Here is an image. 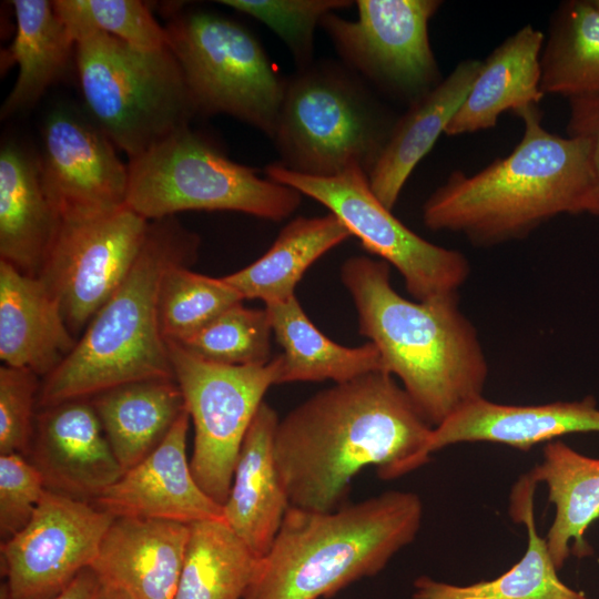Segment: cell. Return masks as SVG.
<instances>
[{
  "instance_id": "6da1fadb",
  "label": "cell",
  "mask_w": 599,
  "mask_h": 599,
  "mask_svg": "<svg viewBox=\"0 0 599 599\" xmlns=\"http://www.w3.org/2000/svg\"><path fill=\"white\" fill-rule=\"evenodd\" d=\"M434 427L393 375L375 370L335 383L278 420L274 456L290 505L333 511L354 476L375 466L398 478L428 461Z\"/></svg>"
},
{
  "instance_id": "7a4b0ae2",
  "label": "cell",
  "mask_w": 599,
  "mask_h": 599,
  "mask_svg": "<svg viewBox=\"0 0 599 599\" xmlns=\"http://www.w3.org/2000/svg\"><path fill=\"white\" fill-rule=\"evenodd\" d=\"M341 278L359 334L377 347L384 370L398 378L430 426L484 397L488 361L458 295L407 300L393 287L390 266L367 256L346 260Z\"/></svg>"
},
{
  "instance_id": "3957f363",
  "label": "cell",
  "mask_w": 599,
  "mask_h": 599,
  "mask_svg": "<svg viewBox=\"0 0 599 599\" xmlns=\"http://www.w3.org/2000/svg\"><path fill=\"white\" fill-rule=\"evenodd\" d=\"M524 133L514 150L483 170L453 172L423 206L432 231L478 245L527 236L560 214L586 213L592 189L589 142L546 130L538 106L516 113Z\"/></svg>"
},
{
  "instance_id": "277c9868",
  "label": "cell",
  "mask_w": 599,
  "mask_h": 599,
  "mask_svg": "<svg viewBox=\"0 0 599 599\" xmlns=\"http://www.w3.org/2000/svg\"><path fill=\"white\" fill-rule=\"evenodd\" d=\"M200 237L172 216L149 221L128 275L101 306L72 352L42 378L38 410L65 400L90 398L119 385L174 378L158 317V295L165 271L192 264Z\"/></svg>"
},
{
  "instance_id": "5b68a950",
  "label": "cell",
  "mask_w": 599,
  "mask_h": 599,
  "mask_svg": "<svg viewBox=\"0 0 599 599\" xmlns=\"http://www.w3.org/2000/svg\"><path fill=\"white\" fill-rule=\"evenodd\" d=\"M423 502L390 490L328 512L290 506L243 599H319L382 571L412 544Z\"/></svg>"
},
{
  "instance_id": "8992f818",
  "label": "cell",
  "mask_w": 599,
  "mask_h": 599,
  "mask_svg": "<svg viewBox=\"0 0 599 599\" xmlns=\"http://www.w3.org/2000/svg\"><path fill=\"white\" fill-rule=\"evenodd\" d=\"M74 41L85 106L129 159L190 126L197 111L170 48L142 50L95 30Z\"/></svg>"
},
{
  "instance_id": "52a82bcc",
  "label": "cell",
  "mask_w": 599,
  "mask_h": 599,
  "mask_svg": "<svg viewBox=\"0 0 599 599\" xmlns=\"http://www.w3.org/2000/svg\"><path fill=\"white\" fill-rule=\"evenodd\" d=\"M126 206L154 221L184 211H234L280 221L301 204L291 186L261 177L184 128L130 159Z\"/></svg>"
},
{
  "instance_id": "ba28073f",
  "label": "cell",
  "mask_w": 599,
  "mask_h": 599,
  "mask_svg": "<svg viewBox=\"0 0 599 599\" xmlns=\"http://www.w3.org/2000/svg\"><path fill=\"white\" fill-rule=\"evenodd\" d=\"M395 122H388L351 78L311 68L285 81L271 138L286 169L328 177L376 164Z\"/></svg>"
},
{
  "instance_id": "9c48e42d",
  "label": "cell",
  "mask_w": 599,
  "mask_h": 599,
  "mask_svg": "<svg viewBox=\"0 0 599 599\" xmlns=\"http://www.w3.org/2000/svg\"><path fill=\"white\" fill-rule=\"evenodd\" d=\"M165 29L197 113L227 114L272 138L285 80L257 39L204 11L177 16Z\"/></svg>"
},
{
  "instance_id": "30bf717a",
  "label": "cell",
  "mask_w": 599,
  "mask_h": 599,
  "mask_svg": "<svg viewBox=\"0 0 599 599\" xmlns=\"http://www.w3.org/2000/svg\"><path fill=\"white\" fill-rule=\"evenodd\" d=\"M265 174L327 207L367 252L399 272L416 301L458 295L467 281L470 266L463 253L430 243L403 224L374 194L363 170L319 177L272 163Z\"/></svg>"
},
{
  "instance_id": "8fae6325",
  "label": "cell",
  "mask_w": 599,
  "mask_h": 599,
  "mask_svg": "<svg viewBox=\"0 0 599 599\" xmlns=\"http://www.w3.org/2000/svg\"><path fill=\"white\" fill-rule=\"evenodd\" d=\"M166 344L194 427L192 474L223 507L246 432L267 389L278 384L281 355L264 365L230 366L204 361L174 342Z\"/></svg>"
},
{
  "instance_id": "7c38bea8",
  "label": "cell",
  "mask_w": 599,
  "mask_h": 599,
  "mask_svg": "<svg viewBox=\"0 0 599 599\" xmlns=\"http://www.w3.org/2000/svg\"><path fill=\"white\" fill-rule=\"evenodd\" d=\"M438 0H358L357 19L335 12L321 26L354 70L409 104L439 81L428 23Z\"/></svg>"
},
{
  "instance_id": "4fadbf2b",
  "label": "cell",
  "mask_w": 599,
  "mask_h": 599,
  "mask_svg": "<svg viewBox=\"0 0 599 599\" xmlns=\"http://www.w3.org/2000/svg\"><path fill=\"white\" fill-rule=\"evenodd\" d=\"M148 226L149 221L128 206L62 221L37 277L58 302L77 341L128 275Z\"/></svg>"
},
{
  "instance_id": "5bb4252c",
  "label": "cell",
  "mask_w": 599,
  "mask_h": 599,
  "mask_svg": "<svg viewBox=\"0 0 599 599\" xmlns=\"http://www.w3.org/2000/svg\"><path fill=\"white\" fill-rule=\"evenodd\" d=\"M114 517L45 490L30 521L1 542L2 599H52L93 564Z\"/></svg>"
},
{
  "instance_id": "9a60e30c",
  "label": "cell",
  "mask_w": 599,
  "mask_h": 599,
  "mask_svg": "<svg viewBox=\"0 0 599 599\" xmlns=\"http://www.w3.org/2000/svg\"><path fill=\"white\" fill-rule=\"evenodd\" d=\"M42 141L38 156L41 183L62 221L126 206L128 165L93 122L57 109L44 122Z\"/></svg>"
},
{
  "instance_id": "2e32d148",
  "label": "cell",
  "mask_w": 599,
  "mask_h": 599,
  "mask_svg": "<svg viewBox=\"0 0 599 599\" xmlns=\"http://www.w3.org/2000/svg\"><path fill=\"white\" fill-rule=\"evenodd\" d=\"M28 458L48 490L88 502L124 473L90 398L39 409Z\"/></svg>"
},
{
  "instance_id": "e0dca14e",
  "label": "cell",
  "mask_w": 599,
  "mask_h": 599,
  "mask_svg": "<svg viewBox=\"0 0 599 599\" xmlns=\"http://www.w3.org/2000/svg\"><path fill=\"white\" fill-rule=\"evenodd\" d=\"M190 422L185 408L160 445L92 504L114 518H152L187 525L224 520L223 507L203 491L192 474L186 453Z\"/></svg>"
},
{
  "instance_id": "ac0fdd59",
  "label": "cell",
  "mask_w": 599,
  "mask_h": 599,
  "mask_svg": "<svg viewBox=\"0 0 599 599\" xmlns=\"http://www.w3.org/2000/svg\"><path fill=\"white\" fill-rule=\"evenodd\" d=\"M189 534L179 521L114 518L90 568L134 599H174Z\"/></svg>"
},
{
  "instance_id": "d6986e66",
  "label": "cell",
  "mask_w": 599,
  "mask_h": 599,
  "mask_svg": "<svg viewBox=\"0 0 599 599\" xmlns=\"http://www.w3.org/2000/svg\"><path fill=\"white\" fill-rule=\"evenodd\" d=\"M599 433V407L595 397L538 405H509L481 397L435 427L426 453L430 456L459 443L486 441L522 451L537 444L576 433Z\"/></svg>"
},
{
  "instance_id": "ffe728a7",
  "label": "cell",
  "mask_w": 599,
  "mask_h": 599,
  "mask_svg": "<svg viewBox=\"0 0 599 599\" xmlns=\"http://www.w3.org/2000/svg\"><path fill=\"white\" fill-rule=\"evenodd\" d=\"M278 420L263 402L244 437L223 505L224 521L260 557L271 549L291 506L274 456Z\"/></svg>"
},
{
  "instance_id": "44dd1931",
  "label": "cell",
  "mask_w": 599,
  "mask_h": 599,
  "mask_svg": "<svg viewBox=\"0 0 599 599\" xmlns=\"http://www.w3.org/2000/svg\"><path fill=\"white\" fill-rule=\"evenodd\" d=\"M75 344L43 283L0 260V358L4 365L28 368L43 378Z\"/></svg>"
},
{
  "instance_id": "7402d4cb",
  "label": "cell",
  "mask_w": 599,
  "mask_h": 599,
  "mask_svg": "<svg viewBox=\"0 0 599 599\" xmlns=\"http://www.w3.org/2000/svg\"><path fill=\"white\" fill-rule=\"evenodd\" d=\"M481 61L466 59L425 95L409 104L395 121L368 180L377 199L389 210L409 175L432 150L467 97Z\"/></svg>"
},
{
  "instance_id": "603a6c76",
  "label": "cell",
  "mask_w": 599,
  "mask_h": 599,
  "mask_svg": "<svg viewBox=\"0 0 599 599\" xmlns=\"http://www.w3.org/2000/svg\"><path fill=\"white\" fill-rule=\"evenodd\" d=\"M545 34L527 24L502 41L481 61L477 77L446 129V135L494 128L501 114L538 106L541 89L540 57Z\"/></svg>"
},
{
  "instance_id": "cb8c5ba5",
  "label": "cell",
  "mask_w": 599,
  "mask_h": 599,
  "mask_svg": "<svg viewBox=\"0 0 599 599\" xmlns=\"http://www.w3.org/2000/svg\"><path fill=\"white\" fill-rule=\"evenodd\" d=\"M62 219L48 199L38 156L7 142L0 151V260L20 272H40Z\"/></svg>"
},
{
  "instance_id": "d4e9b609",
  "label": "cell",
  "mask_w": 599,
  "mask_h": 599,
  "mask_svg": "<svg viewBox=\"0 0 599 599\" xmlns=\"http://www.w3.org/2000/svg\"><path fill=\"white\" fill-rule=\"evenodd\" d=\"M537 483L528 474L512 488L509 514L527 529L525 555L506 572L491 580L458 586L427 576L414 582L412 599H589L558 577L546 539L536 528L534 496Z\"/></svg>"
},
{
  "instance_id": "484cf974",
  "label": "cell",
  "mask_w": 599,
  "mask_h": 599,
  "mask_svg": "<svg viewBox=\"0 0 599 599\" xmlns=\"http://www.w3.org/2000/svg\"><path fill=\"white\" fill-rule=\"evenodd\" d=\"M528 476L544 483L555 517L546 542L559 570L570 555L583 558L592 554L585 535L599 517V458L582 455L561 440L545 444L542 461Z\"/></svg>"
},
{
  "instance_id": "4316f807",
  "label": "cell",
  "mask_w": 599,
  "mask_h": 599,
  "mask_svg": "<svg viewBox=\"0 0 599 599\" xmlns=\"http://www.w3.org/2000/svg\"><path fill=\"white\" fill-rule=\"evenodd\" d=\"M90 400L123 471L152 453L185 410L175 378L119 385Z\"/></svg>"
},
{
  "instance_id": "83f0119b",
  "label": "cell",
  "mask_w": 599,
  "mask_h": 599,
  "mask_svg": "<svg viewBox=\"0 0 599 599\" xmlns=\"http://www.w3.org/2000/svg\"><path fill=\"white\" fill-rule=\"evenodd\" d=\"M351 236L329 212L298 216L282 229L260 258L223 278L243 300H261L265 305L283 302L295 295L296 285L311 265Z\"/></svg>"
},
{
  "instance_id": "f1b7e54d",
  "label": "cell",
  "mask_w": 599,
  "mask_h": 599,
  "mask_svg": "<svg viewBox=\"0 0 599 599\" xmlns=\"http://www.w3.org/2000/svg\"><path fill=\"white\" fill-rule=\"evenodd\" d=\"M265 308L273 335L283 348L278 384L327 379L343 383L384 370L373 343L347 347L329 339L308 318L295 295Z\"/></svg>"
},
{
  "instance_id": "f546056e",
  "label": "cell",
  "mask_w": 599,
  "mask_h": 599,
  "mask_svg": "<svg viewBox=\"0 0 599 599\" xmlns=\"http://www.w3.org/2000/svg\"><path fill=\"white\" fill-rule=\"evenodd\" d=\"M16 35L8 49L19 67L3 101L1 119L30 109L67 70L75 42L53 1L13 0Z\"/></svg>"
},
{
  "instance_id": "4dcf8cb0",
  "label": "cell",
  "mask_w": 599,
  "mask_h": 599,
  "mask_svg": "<svg viewBox=\"0 0 599 599\" xmlns=\"http://www.w3.org/2000/svg\"><path fill=\"white\" fill-rule=\"evenodd\" d=\"M190 526L174 599H243L263 557L221 519Z\"/></svg>"
},
{
  "instance_id": "1f68e13d",
  "label": "cell",
  "mask_w": 599,
  "mask_h": 599,
  "mask_svg": "<svg viewBox=\"0 0 599 599\" xmlns=\"http://www.w3.org/2000/svg\"><path fill=\"white\" fill-rule=\"evenodd\" d=\"M545 94L599 98V8L592 0L564 2L541 51Z\"/></svg>"
},
{
  "instance_id": "d6a6232c",
  "label": "cell",
  "mask_w": 599,
  "mask_h": 599,
  "mask_svg": "<svg viewBox=\"0 0 599 599\" xmlns=\"http://www.w3.org/2000/svg\"><path fill=\"white\" fill-rule=\"evenodd\" d=\"M187 263L170 266L162 276L158 295V317L166 342L191 337L243 298L223 277L190 270Z\"/></svg>"
},
{
  "instance_id": "836d02e7",
  "label": "cell",
  "mask_w": 599,
  "mask_h": 599,
  "mask_svg": "<svg viewBox=\"0 0 599 599\" xmlns=\"http://www.w3.org/2000/svg\"><path fill=\"white\" fill-rule=\"evenodd\" d=\"M273 328L266 308L235 304L181 343L191 354L230 366L264 365L271 357Z\"/></svg>"
},
{
  "instance_id": "e575fe53",
  "label": "cell",
  "mask_w": 599,
  "mask_h": 599,
  "mask_svg": "<svg viewBox=\"0 0 599 599\" xmlns=\"http://www.w3.org/2000/svg\"><path fill=\"white\" fill-rule=\"evenodd\" d=\"M53 4L73 39L81 32L95 30L142 50L169 48L166 29L141 1L57 0Z\"/></svg>"
},
{
  "instance_id": "d590c367",
  "label": "cell",
  "mask_w": 599,
  "mask_h": 599,
  "mask_svg": "<svg viewBox=\"0 0 599 599\" xmlns=\"http://www.w3.org/2000/svg\"><path fill=\"white\" fill-rule=\"evenodd\" d=\"M219 2L268 27L287 45L301 65H306L311 60L314 32L323 18L352 6V1L348 0H222Z\"/></svg>"
},
{
  "instance_id": "8d00e7d4",
  "label": "cell",
  "mask_w": 599,
  "mask_h": 599,
  "mask_svg": "<svg viewBox=\"0 0 599 599\" xmlns=\"http://www.w3.org/2000/svg\"><path fill=\"white\" fill-rule=\"evenodd\" d=\"M39 377L28 368L0 367V455L29 456L38 414Z\"/></svg>"
},
{
  "instance_id": "74e56055",
  "label": "cell",
  "mask_w": 599,
  "mask_h": 599,
  "mask_svg": "<svg viewBox=\"0 0 599 599\" xmlns=\"http://www.w3.org/2000/svg\"><path fill=\"white\" fill-rule=\"evenodd\" d=\"M42 475L28 457L0 455V535L3 540L19 532L32 518L44 491Z\"/></svg>"
},
{
  "instance_id": "f35d334b",
  "label": "cell",
  "mask_w": 599,
  "mask_h": 599,
  "mask_svg": "<svg viewBox=\"0 0 599 599\" xmlns=\"http://www.w3.org/2000/svg\"><path fill=\"white\" fill-rule=\"evenodd\" d=\"M569 101L567 135L585 138L590 145L592 189L586 213L599 217V98H577Z\"/></svg>"
},
{
  "instance_id": "ab89813d",
  "label": "cell",
  "mask_w": 599,
  "mask_h": 599,
  "mask_svg": "<svg viewBox=\"0 0 599 599\" xmlns=\"http://www.w3.org/2000/svg\"><path fill=\"white\" fill-rule=\"evenodd\" d=\"M100 579L89 567L83 569L73 581L52 599H94Z\"/></svg>"
},
{
  "instance_id": "60d3db41",
  "label": "cell",
  "mask_w": 599,
  "mask_h": 599,
  "mask_svg": "<svg viewBox=\"0 0 599 599\" xmlns=\"http://www.w3.org/2000/svg\"><path fill=\"white\" fill-rule=\"evenodd\" d=\"M94 599H134L121 588L100 581Z\"/></svg>"
},
{
  "instance_id": "b9f144b4",
  "label": "cell",
  "mask_w": 599,
  "mask_h": 599,
  "mask_svg": "<svg viewBox=\"0 0 599 599\" xmlns=\"http://www.w3.org/2000/svg\"><path fill=\"white\" fill-rule=\"evenodd\" d=\"M597 8H599V0H592Z\"/></svg>"
}]
</instances>
